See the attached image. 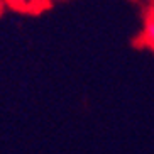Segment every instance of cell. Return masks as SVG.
Segmentation results:
<instances>
[{"mask_svg":"<svg viewBox=\"0 0 154 154\" xmlns=\"http://www.w3.org/2000/svg\"><path fill=\"white\" fill-rule=\"evenodd\" d=\"M4 9H5V4H4V0H0V14L4 12Z\"/></svg>","mask_w":154,"mask_h":154,"instance_id":"cell-3","label":"cell"},{"mask_svg":"<svg viewBox=\"0 0 154 154\" xmlns=\"http://www.w3.org/2000/svg\"><path fill=\"white\" fill-rule=\"evenodd\" d=\"M152 10H154V5H152Z\"/></svg>","mask_w":154,"mask_h":154,"instance_id":"cell-4","label":"cell"},{"mask_svg":"<svg viewBox=\"0 0 154 154\" xmlns=\"http://www.w3.org/2000/svg\"><path fill=\"white\" fill-rule=\"evenodd\" d=\"M152 2H154V0H152Z\"/></svg>","mask_w":154,"mask_h":154,"instance_id":"cell-5","label":"cell"},{"mask_svg":"<svg viewBox=\"0 0 154 154\" xmlns=\"http://www.w3.org/2000/svg\"><path fill=\"white\" fill-rule=\"evenodd\" d=\"M139 42L151 48V49H154V10H152V7L146 14L144 27H142V34H140Z\"/></svg>","mask_w":154,"mask_h":154,"instance_id":"cell-2","label":"cell"},{"mask_svg":"<svg viewBox=\"0 0 154 154\" xmlns=\"http://www.w3.org/2000/svg\"><path fill=\"white\" fill-rule=\"evenodd\" d=\"M5 7L22 12V14H39L49 7V0H4Z\"/></svg>","mask_w":154,"mask_h":154,"instance_id":"cell-1","label":"cell"}]
</instances>
